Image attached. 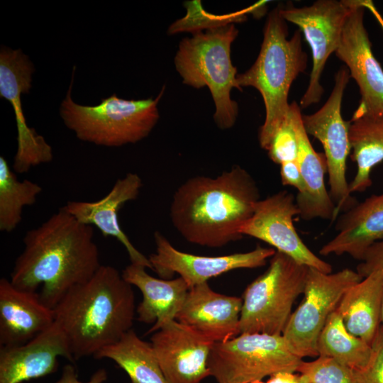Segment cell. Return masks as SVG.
I'll list each match as a JSON object with an SVG mask.
<instances>
[{
	"instance_id": "6da1fadb",
	"label": "cell",
	"mask_w": 383,
	"mask_h": 383,
	"mask_svg": "<svg viewBox=\"0 0 383 383\" xmlns=\"http://www.w3.org/2000/svg\"><path fill=\"white\" fill-rule=\"evenodd\" d=\"M10 282L18 289L36 292L53 309L72 287L89 280L102 265L93 227L79 222L63 207L23 239Z\"/></svg>"
},
{
	"instance_id": "7a4b0ae2",
	"label": "cell",
	"mask_w": 383,
	"mask_h": 383,
	"mask_svg": "<svg viewBox=\"0 0 383 383\" xmlns=\"http://www.w3.org/2000/svg\"><path fill=\"white\" fill-rule=\"evenodd\" d=\"M260 190L252 175L235 165L216 177L196 176L175 191L170 206L173 226L188 242L218 248L240 240Z\"/></svg>"
},
{
	"instance_id": "3957f363",
	"label": "cell",
	"mask_w": 383,
	"mask_h": 383,
	"mask_svg": "<svg viewBox=\"0 0 383 383\" xmlns=\"http://www.w3.org/2000/svg\"><path fill=\"white\" fill-rule=\"evenodd\" d=\"M75 361L94 356L132 329L136 312L132 285L111 265L70 289L52 309Z\"/></svg>"
},
{
	"instance_id": "277c9868",
	"label": "cell",
	"mask_w": 383,
	"mask_h": 383,
	"mask_svg": "<svg viewBox=\"0 0 383 383\" xmlns=\"http://www.w3.org/2000/svg\"><path fill=\"white\" fill-rule=\"evenodd\" d=\"M287 21L282 16L280 6L267 16L263 40L253 65L244 73L237 75L240 89L255 88L261 94L265 119L258 133L262 148L288 113V95L294 80L307 66L308 57L303 50L301 32L296 30L288 39Z\"/></svg>"
},
{
	"instance_id": "5b68a950",
	"label": "cell",
	"mask_w": 383,
	"mask_h": 383,
	"mask_svg": "<svg viewBox=\"0 0 383 383\" xmlns=\"http://www.w3.org/2000/svg\"><path fill=\"white\" fill-rule=\"evenodd\" d=\"M238 34L233 23L196 31L180 41L174 60L184 84L209 89L216 106L213 119L223 130L235 124L238 113V104L231 97L233 88L240 90L237 68L231 57V45Z\"/></svg>"
},
{
	"instance_id": "8992f818",
	"label": "cell",
	"mask_w": 383,
	"mask_h": 383,
	"mask_svg": "<svg viewBox=\"0 0 383 383\" xmlns=\"http://www.w3.org/2000/svg\"><path fill=\"white\" fill-rule=\"evenodd\" d=\"M70 87L60 106L65 124L77 137L99 145L118 147L135 143L147 137L159 118L158 102L162 88L155 99L126 100L115 94L102 99L96 106H82L71 97Z\"/></svg>"
},
{
	"instance_id": "52a82bcc",
	"label": "cell",
	"mask_w": 383,
	"mask_h": 383,
	"mask_svg": "<svg viewBox=\"0 0 383 383\" xmlns=\"http://www.w3.org/2000/svg\"><path fill=\"white\" fill-rule=\"evenodd\" d=\"M308 268L276 251L266 271L243 292L240 333L282 335L296 299L303 294Z\"/></svg>"
},
{
	"instance_id": "ba28073f",
	"label": "cell",
	"mask_w": 383,
	"mask_h": 383,
	"mask_svg": "<svg viewBox=\"0 0 383 383\" xmlns=\"http://www.w3.org/2000/svg\"><path fill=\"white\" fill-rule=\"evenodd\" d=\"M302 361L282 335L251 333L214 343L207 366L217 383H252L279 372H296Z\"/></svg>"
},
{
	"instance_id": "9c48e42d",
	"label": "cell",
	"mask_w": 383,
	"mask_h": 383,
	"mask_svg": "<svg viewBox=\"0 0 383 383\" xmlns=\"http://www.w3.org/2000/svg\"><path fill=\"white\" fill-rule=\"evenodd\" d=\"M362 277L346 268L326 273L309 267L304 297L292 311L282 335L292 351L301 358L316 357L318 335L345 291Z\"/></svg>"
},
{
	"instance_id": "30bf717a",
	"label": "cell",
	"mask_w": 383,
	"mask_h": 383,
	"mask_svg": "<svg viewBox=\"0 0 383 383\" xmlns=\"http://www.w3.org/2000/svg\"><path fill=\"white\" fill-rule=\"evenodd\" d=\"M350 75L347 68L335 75L333 90L323 106L310 115H302L308 135L318 140L324 150L330 187L329 194L335 205V219L357 202L352 196L346 179L347 159L351 151L350 122L343 120L341 105Z\"/></svg>"
},
{
	"instance_id": "8fae6325",
	"label": "cell",
	"mask_w": 383,
	"mask_h": 383,
	"mask_svg": "<svg viewBox=\"0 0 383 383\" xmlns=\"http://www.w3.org/2000/svg\"><path fill=\"white\" fill-rule=\"evenodd\" d=\"M355 3L356 0H318L311 6L280 7L282 16L299 26L311 50L313 65L301 107L321 100L323 94L321 74L327 60L340 45L345 23Z\"/></svg>"
},
{
	"instance_id": "7c38bea8",
	"label": "cell",
	"mask_w": 383,
	"mask_h": 383,
	"mask_svg": "<svg viewBox=\"0 0 383 383\" xmlns=\"http://www.w3.org/2000/svg\"><path fill=\"white\" fill-rule=\"evenodd\" d=\"M295 216H299L295 196L286 190L279 191L257 202L240 233L270 245L299 263L331 273L332 266L313 253L297 233L293 223Z\"/></svg>"
},
{
	"instance_id": "4fadbf2b",
	"label": "cell",
	"mask_w": 383,
	"mask_h": 383,
	"mask_svg": "<svg viewBox=\"0 0 383 383\" xmlns=\"http://www.w3.org/2000/svg\"><path fill=\"white\" fill-rule=\"evenodd\" d=\"M33 70L31 62L21 50L1 49L0 96L11 104L15 113L18 149L13 169L19 174L52 160V148L42 135L28 126L23 113L21 96L29 92Z\"/></svg>"
},
{
	"instance_id": "5bb4252c",
	"label": "cell",
	"mask_w": 383,
	"mask_h": 383,
	"mask_svg": "<svg viewBox=\"0 0 383 383\" xmlns=\"http://www.w3.org/2000/svg\"><path fill=\"white\" fill-rule=\"evenodd\" d=\"M154 239L155 252L148 257L152 270L165 279L177 273L189 288L231 270L262 267L276 252L272 248L257 246L246 252L201 256L178 250L159 231L155 232Z\"/></svg>"
},
{
	"instance_id": "9a60e30c",
	"label": "cell",
	"mask_w": 383,
	"mask_h": 383,
	"mask_svg": "<svg viewBox=\"0 0 383 383\" xmlns=\"http://www.w3.org/2000/svg\"><path fill=\"white\" fill-rule=\"evenodd\" d=\"M366 9L356 0L344 25L337 57L348 67L358 85L360 102L353 118L383 113V70L372 51V44L364 24Z\"/></svg>"
},
{
	"instance_id": "2e32d148",
	"label": "cell",
	"mask_w": 383,
	"mask_h": 383,
	"mask_svg": "<svg viewBox=\"0 0 383 383\" xmlns=\"http://www.w3.org/2000/svg\"><path fill=\"white\" fill-rule=\"evenodd\" d=\"M150 343L168 383H201L210 376L214 342L187 326L172 321L152 333Z\"/></svg>"
},
{
	"instance_id": "e0dca14e",
	"label": "cell",
	"mask_w": 383,
	"mask_h": 383,
	"mask_svg": "<svg viewBox=\"0 0 383 383\" xmlns=\"http://www.w3.org/2000/svg\"><path fill=\"white\" fill-rule=\"evenodd\" d=\"M75 362L56 322L28 343L0 347V383H22L55 372L58 357Z\"/></svg>"
},
{
	"instance_id": "ac0fdd59",
	"label": "cell",
	"mask_w": 383,
	"mask_h": 383,
	"mask_svg": "<svg viewBox=\"0 0 383 383\" xmlns=\"http://www.w3.org/2000/svg\"><path fill=\"white\" fill-rule=\"evenodd\" d=\"M242 298L213 291L208 282L189 288L176 321L214 343L240 333Z\"/></svg>"
},
{
	"instance_id": "d6986e66",
	"label": "cell",
	"mask_w": 383,
	"mask_h": 383,
	"mask_svg": "<svg viewBox=\"0 0 383 383\" xmlns=\"http://www.w3.org/2000/svg\"><path fill=\"white\" fill-rule=\"evenodd\" d=\"M143 187L140 177L136 173H127L118 179L109 192L95 201H68L62 206L79 222L96 226L104 237L117 239L126 248L131 263L152 270V267L143 253L131 243L118 223V213L128 201L138 196Z\"/></svg>"
},
{
	"instance_id": "ffe728a7",
	"label": "cell",
	"mask_w": 383,
	"mask_h": 383,
	"mask_svg": "<svg viewBox=\"0 0 383 383\" xmlns=\"http://www.w3.org/2000/svg\"><path fill=\"white\" fill-rule=\"evenodd\" d=\"M54 322L53 310L37 292L21 290L10 280L0 279V347L25 344Z\"/></svg>"
},
{
	"instance_id": "44dd1931",
	"label": "cell",
	"mask_w": 383,
	"mask_h": 383,
	"mask_svg": "<svg viewBox=\"0 0 383 383\" xmlns=\"http://www.w3.org/2000/svg\"><path fill=\"white\" fill-rule=\"evenodd\" d=\"M298 142L296 162L305 183V191L297 194L296 203L299 216L305 221L316 218L335 220V205L325 184L327 164L324 154L317 152L306 132L299 105L290 104Z\"/></svg>"
},
{
	"instance_id": "7402d4cb",
	"label": "cell",
	"mask_w": 383,
	"mask_h": 383,
	"mask_svg": "<svg viewBox=\"0 0 383 383\" xmlns=\"http://www.w3.org/2000/svg\"><path fill=\"white\" fill-rule=\"evenodd\" d=\"M338 233L320 249V254H347L362 260L367 250L383 240V192L373 194L341 213L335 224Z\"/></svg>"
},
{
	"instance_id": "603a6c76",
	"label": "cell",
	"mask_w": 383,
	"mask_h": 383,
	"mask_svg": "<svg viewBox=\"0 0 383 383\" xmlns=\"http://www.w3.org/2000/svg\"><path fill=\"white\" fill-rule=\"evenodd\" d=\"M145 269L143 266L131 263L121 274L143 294V300L136 308L137 320L152 324L146 333L148 335L176 320L189 287L180 277L174 279H159L150 275Z\"/></svg>"
},
{
	"instance_id": "cb8c5ba5",
	"label": "cell",
	"mask_w": 383,
	"mask_h": 383,
	"mask_svg": "<svg viewBox=\"0 0 383 383\" xmlns=\"http://www.w3.org/2000/svg\"><path fill=\"white\" fill-rule=\"evenodd\" d=\"M382 296L383 272L377 271L349 287L335 310L347 330L370 345L380 328Z\"/></svg>"
},
{
	"instance_id": "d4e9b609",
	"label": "cell",
	"mask_w": 383,
	"mask_h": 383,
	"mask_svg": "<svg viewBox=\"0 0 383 383\" xmlns=\"http://www.w3.org/2000/svg\"><path fill=\"white\" fill-rule=\"evenodd\" d=\"M349 138L351 158L357 165L350 192H363L372 185V170L383 161V113L352 118Z\"/></svg>"
},
{
	"instance_id": "484cf974",
	"label": "cell",
	"mask_w": 383,
	"mask_h": 383,
	"mask_svg": "<svg viewBox=\"0 0 383 383\" xmlns=\"http://www.w3.org/2000/svg\"><path fill=\"white\" fill-rule=\"evenodd\" d=\"M93 357L113 360L126 372L131 383H168L150 342L140 338L133 328Z\"/></svg>"
},
{
	"instance_id": "4316f807",
	"label": "cell",
	"mask_w": 383,
	"mask_h": 383,
	"mask_svg": "<svg viewBox=\"0 0 383 383\" xmlns=\"http://www.w3.org/2000/svg\"><path fill=\"white\" fill-rule=\"evenodd\" d=\"M318 356L331 357L351 369L363 367L368 362L372 346L351 334L340 314L335 311L328 317L316 344Z\"/></svg>"
},
{
	"instance_id": "83f0119b",
	"label": "cell",
	"mask_w": 383,
	"mask_h": 383,
	"mask_svg": "<svg viewBox=\"0 0 383 383\" xmlns=\"http://www.w3.org/2000/svg\"><path fill=\"white\" fill-rule=\"evenodd\" d=\"M41 187L30 180L19 181L8 162L0 157V231L10 233L22 220L23 209L36 201Z\"/></svg>"
},
{
	"instance_id": "f1b7e54d",
	"label": "cell",
	"mask_w": 383,
	"mask_h": 383,
	"mask_svg": "<svg viewBox=\"0 0 383 383\" xmlns=\"http://www.w3.org/2000/svg\"><path fill=\"white\" fill-rule=\"evenodd\" d=\"M296 372L306 383H357L353 369L328 357L303 360Z\"/></svg>"
},
{
	"instance_id": "f546056e",
	"label": "cell",
	"mask_w": 383,
	"mask_h": 383,
	"mask_svg": "<svg viewBox=\"0 0 383 383\" xmlns=\"http://www.w3.org/2000/svg\"><path fill=\"white\" fill-rule=\"evenodd\" d=\"M262 148L267 152L273 162L279 165L296 160L298 142L290 105L287 115Z\"/></svg>"
},
{
	"instance_id": "4dcf8cb0",
	"label": "cell",
	"mask_w": 383,
	"mask_h": 383,
	"mask_svg": "<svg viewBox=\"0 0 383 383\" xmlns=\"http://www.w3.org/2000/svg\"><path fill=\"white\" fill-rule=\"evenodd\" d=\"M371 346V356L366 365L353 370L357 383H383V331L381 326Z\"/></svg>"
},
{
	"instance_id": "1f68e13d",
	"label": "cell",
	"mask_w": 383,
	"mask_h": 383,
	"mask_svg": "<svg viewBox=\"0 0 383 383\" xmlns=\"http://www.w3.org/2000/svg\"><path fill=\"white\" fill-rule=\"evenodd\" d=\"M356 271L362 278L377 271L383 272V240L367 250Z\"/></svg>"
},
{
	"instance_id": "d6a6232c",
	"label": "cell",
	"mask_w": 383,
	"mask_h": 383,
	"mask_svg": "<svg viewBox=\"0 0 383 383\" xmlns=\"http://www.w3.org/2000/svg\"><path fill=\"white\" fill-rule=\"evenodd\" d=\"M280 177L283 185L296 188L298 191L297 194L304 192L305 183L296 160L282 164L280 165Z\"/></svg>"
},
{
	"instance_id": "836d02e7",
	"label": "cell",
	"mask_w": 383,
	"mask_h": 383,
	"mask_svg": "<svg viewBox=\"0 0 383 383\" xmlns=\"http://www.w3.org/2000/svg\"><path fill=\"white\" fill-rule=\"evenodd\" d=\"M108 377L104 368L97 370L86 382H81L78 378L75 367L72 364L63 367L60 379L55 383H104Z\"/></svg>"
},
{
	"instance_id": "e575fe53",
	"label": "cell",
	"mask_w": 383,
	"mask_h": 383,
	"mask_svg": "<svg viewBox=\"0 0 383 383\" xmlns=\"http://www.w3.org/2000/svg\"><path fill=\"white\" fill-rule=\"evenodd\" d=\"M266 383H306L297 372H283L275 374L265 382Z\"/></svg>"
},
{
	"instance_id": "d590c367",
	"label": "cell",
	"mask_w": 383,
	"mask_h": 383,
	"mask_svg": "<svg viewBox=\"0 0 383 383\" xmlns=\"http://www.w3.org/2000/svg\"><path fill=\"white\" fill-rule=\"evenodd\" d=\"M362 4L365 9H367L372 13L383 30V17L375 7L374 3L371 0H362Z\"/></svg>"
},
{
	"instance_id": "8d00e7d4",
	"label": "cell",
	"mask_w": 383,
	"mask_h": 383,
	"mask_svg": "<svg viewBox=\"0 0 383 383\" xmlns=\"http://www.w3.org/2000/svg\"><path fill=\"white\" fill-rule=\"evenodd\" d=\"M380 326L383 331V296H382V306H381Z\"/></svg>"
},
{
	"instance_id": "74e56055",
	"label": "cell",
	"mask_w": 383,
	"mask_h": 383,
	"mask_svg": "<svg viewBox=\"0 0 383 383\" xmlns=\"http://www.w3.org/2000/svg\"><path fill=\"white\" fill-rule=\"evenodd\" d=\"M252 383H266V382H263V381H257V382H252Z\"/></svg>"
}]
</instances>
